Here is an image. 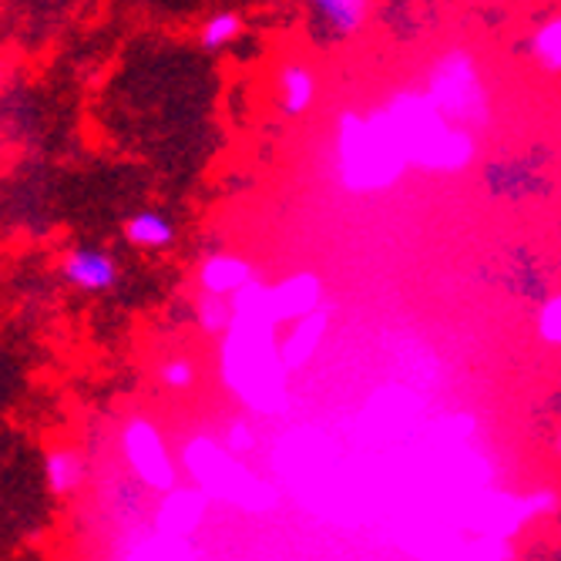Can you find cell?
<instances>
[{
  "label": "cell",
  "instance_id": "5bb4252c",
  "mask_svg": "<svg viewBox=\"0 0 561 561\" xmlns=\"http://www.w3.org/2000/svg\"><path fill=\"white\" fill-rule=\"evenodd\" d=\"M242 31H245V21H242L239 11H216L198 27V47L213 55V50H222V47L236 44L242 37Z\"/></svg>",
  "mask_w": 561,
  "mask_h": 561
},
{
  "label": "cell",
  "instance_id": "2e32d148",
  "mask_svg": "<svg viewBox=\"0 0 561 561\" xmlns=\"http://www.w3.org/2000/svg\"><path fill=\"white\" fill-rule=\"evenodd\" d=\"M236 320V310H232V302L229 296H209V293H202L198 299V323L206 333H219V330H229Z\"/></svg>",
  "mask_w": 561,
  "mask_h": 561
},
{
  "label": "cell",
  "instance_id": "9a60e30c",
  "mask_svg": "<svg viewBox=\"0 0 561 561\" xmlns=\"http://www.w3.org/2000/svg\"><path fill=\"white\" fill-rule=\"evenodd\" d=\"M531 58L551 71V75H561V14L558 18H548L535 27L531 34Z\"/></svg>",
  "mask_w": 561,
  "mask_h": 561
},
{
  "label": "cell",
  "instance_id": "8fae6325",
  "mask_svg": "<svg viewBox=\"0 0 561 561\" xmlns=\"http://www.w3.org/2000/svg\"><path fill=\"white\" fill-rule=\"evenodd\" d=\"M327 323H330V313L327 310H317L310 317L296 320L289 340L283 343V367H302L310 356L320 350V340L327 333Z\"/></svg>",
  "mask_w": 561,
  "mask_h": 561
},
{
  "label": "cell",
  "instance_id": "ba28073f",
  "mask_svg": "<svg viewBox=\"0 0 561 561\" xmlns=\"http://www.w3.org/2000/svg\"><path fill=\"white\" fill-rule=\"evenodd\" d=\"M252 283V266L232 252H213L198 266V286L209 296H236Z\"/></svg>",
  "mask_w": 561,
  "mask_h": 561
},
{
  "label": "cell",
  "instance_id": "4fadbf2b",
  "mask_svg": "<svg viewBox=\"0 0 561 561\" xmlns=\"http://www.w3.org/2000/svg\"><path fill=\"white\" fill-rule=\"evenodd\" d=\"M202 518V497L195 491H179L169 497L165 512L159 515V531L165 538H185Z\"/></svg>",
  "mask_w": 561,
  "mask_h": 561
},
{
  "label": "cell",
  "instance_id": "8992f818",
  "mask_svg": "<svg viewBox=\"0 0 561 561\" xmlns=\"http://www.w3.org/2000/svg\"><path fill=\"white\" fill-rule=\"evenodd\" d=\"M323 283L317 273H296L276 286H270V317L273 323H296L320 310Z\"/></svg>",
  "mask_w": 561,
  "mask_h": 561
},
{
  "label": "cell",
  "instance_id": "ac0fdd59",
  "mask_svg": "<svg viewBox=\"0 0 561 561\" xmlns=\"http://www.w3.org/2000/svg\"><path fill=\"white\" fill-rule=\"evenodd\" d=\"M159 380H162L165 387H172V390H185V387L195 380V367L179 356V360H169V364L159 367Z\"/></svg>",
  "mask_w": 561,
  "mask_h": 561
},
{
  "label": "cell",
  "instance_id": "30bf717a",
  "mask_svg": "<svg viewBox=\"0 0 561 561\" xmlns=\"http://www.w3.org/2000/svg\"><path fill=\"white\" fill-rule=\"evenodd\" d=\"M317 101V75L306 65H286L279 71V108L289 118H299L313 108Z\"/></svg>",
  "mask_w": 561,
  "mask_h": 561
},
{
  "label": "cell",
  "instance_id": "7a4b0ae2",
  "mask_svg": "<svg viewBox=\"0 0 561 561\" xmlns=\"http://www.w3.org/2000/svg\"><path fill=\"white\" fill-rule=\"evenodd\" d=\"M407 162L383 122V112L370 115L343 112L336 122V175L340 185L353 195L387 192L400 182Z\"/></svg>",
  "mask_w": 561,
  "mask_h": 561
},
{
  "label": "cell",
  "instance_id": "5b68a950",
  "mask_svg": "<svg viewBox=\"0 0 561 561\" xmlns=\"http://www.w3.org/2000/svg\"><path fill=\"white\" fill-rule=\"evenodd\" d=\"M58 276L81 293H105L118 283L122 270L118 260L112 256L108 249H98V245H75L68 249L61 263H58Z\"/></svg>",
  "mask_w": 561,
  "mask_h": 561
},
{
  "label": "cell",
  "instance_id": "7c38bea8",
  "mask_svg": "<svg viewBox=\"0 0 561 561\" xmlns=\"http://www.w3.org/2000/svg\"><path fill=\"white\" fill-rule=\"evenodd\" d=\"M306 4L340 37L356 34L370 18V0H306Z\"/></svg>",
  "mask_w": 561,
  "mask_h": 561
},
{
  "label": "cell",
  "instance_id": "9c48e42d",
  "mask_svg": "<svg viewBox=\"0 0 561 561\" xmlns=\"http://www.w3.org/2000/svg\"><path fill=\"white\" fill-rule=\"evenodd\" d=\"M84 454L75 447H47L44 450V484L55 497H71L84 484Z\"/></svg>",
  "mask_w": 561,
  "mask_h": 561
},
{
  "label": "cell",
  "instance_id": "6da1fadb",
  "mask_svg": "<svg viewBox=\"0 0 561 561\" xmlns=\"http://www.w3.org/2000/svg\"><path fill=\"white\" fill-rule=\"evenodd\" d=\"M383 122L400 148L407 169L457 175L478 159V131L454 125L427 98V91H397L380 108Z\"/></svg>",
  "mask_w": 561,
  "mask_h": 561
},
{
  "label": "cell",
  "instance_id": "277c9868",
  "mask_svg": "<svg viewBox=\"0 0 561 561\" xmlns=\"http://www.w3.org/2000/svg\"><path fill=\"white\" fill-rule=\"evenodd\" d=\"M125 457L128 465L135 468V474L156 491H172L175 484V468H172V457L165 450V440L159 437V431L151 427L148 421H131L125 427Z\"/></svg>",
  "mask_w": 561,
  "mask_h": 561
},
{
  "label": "cell",
  "instance_id": "ffe728a7",
  "mask_svg": "<svg viewBox=\"0 0 561 561\" xmlns=\"http://www.w3.org/2000/svg\"><path fill=\"white\" fill-rule=\"evenodd\" d=\"M232 444H236V447H249V434H245V427H242V424H236V427H232Z\"/></svg>",
  "mask_w": 561,
  "mask_h": 561
},
{
  "label": "cell",
  "instance_id": "e0dca14e",
  "mask_svg": "<svg viewBox=\"0 0 561 561\" xmlns=\"http://www.w3.org/2000/svg\"><path fill=\"white\" fill-rule=\"evenodd\" d=\"M538 333L548 343H561V296H551L538 313Z\"/></svg>",
  "mask_w": 561,
  "mask_h": 561
},
{
  "label": "cell",
  "instance_id": "52a82bcc",
  "mask_svg": "<svg viewBox=\"0 0 561 561\" xmlns=\"http://www.w3.org/2000/svg\"><path fill=\"white\" fill-rule=\"evenodd\" d=\"M122 239L131 249H141V252H165V249L175 245L179 229H175L172 216L162 213V209H138V213L125 216Z\"/></svg>",
  "mask_w": 561,
  "mask_h": 561
},
{
  "label": "cell",
  "instance_id": "d6986e66",
  "mask_svg": "<svg viewBox=\"0 0 561 561\" xmlns=\"http://www.w3.org/2000/svg\"><path fill=\"white\" fill-rule=\"evenodd\" d=\"M8 78H11V65H8V58H4V50H0V91L8 88Z\"/></svg>",
  "mask_w": 561,
  "mask_h": 561
},
{
  "label": "cell",
  "instance_id": "3957f363",
  "mask_svg": "<svg viewBox=\"0 0 561 561\" xmlns=\"http://www.w3.org/2000/svg\"><path fill=\"white\" fill-rule=\"evenodd\" d=\"M427 98L440 115L461 128L481 131L491 122V94L484 75L465 47H450L427 71Z\"/></svg>",
  "mask_w": 561,
  "mask_h": 561
}]
</instances>
